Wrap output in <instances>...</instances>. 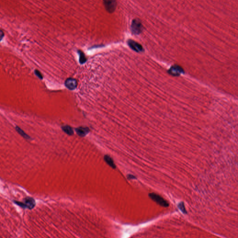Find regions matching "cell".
<instances>
[{
    "label": "cell",
    "instance_id": "cell-1",
    "mask_svg": "<svg viewBox=\"0 0 238 238\" xmlns=\"http://www.w3.org/2000/svg\"><path fill=\"white\" fill-rule=\"evenodd\" d=\"M15 203L23 208H28L32 209L34 208L35 206L34 199L31 197H26L24 199V202L15 201Z\"/></svg>",
    "mask_w": 238,
    "mask_h": 238
},
{
    "label": "cell",
    "instance_id": "cell-2",
    "mask_svg": "<svg viewBox=\"0 0 238 238\" xmlns=\"http://www.w3.org/2000/svg\"><path fill=\"white\" fill-rule=\"evenodd\" d=\"M143 29V26L141 21L137 19L133 21L131 25V30L132 33L135 34H140Z\"/></svg>",
    "mask_w": 238,
    "mask_h": 238
},
{
    "label": "cell",
    "instance_id": "cell-3",
    "mask_svg": "<svg viewBox=\"0 0 238 238\" xmlns=\"http://www.w3.org/2000/svg\"><path fill=\"white\" fill-rule=\"evenodd\" d=\"M128 45L133 50L137 52H141L143 51V48L141 44L132 40H129L128 41Z\"/></svg>",
    "mask_w": 238,
    "mask_h": 238
},
{
    "label": "cell",
    "instance_id": "cell-4",
    "mask_svg": "<svg viewBox=\"0 0 238 238\" xmlns=\"http://www.w3.org/2000/svg\"><path fill=\"white\" fill-rule=\"evenodd\" d=\"M168 73L172 76H177L183 74L184 73V70L181 67L176 65L171 67V68L168 71Z\"/></svg>",
    "mask_w": 238,
    "mask_h": 238
},
{
    "label": "cell",
    "instance_id": "cell-5",
    "mask_svg": "<svg viewBox=\"0 0 238 238\" xmlns=\"http://www.w3.org/2000/svg\"><path fill=\"white\" fill-rule=\"evenodd\" d=\"M150 196L152 199L156 202L157 203H158L160 206L164 207H167L168 206V202L160 196L154 194V193H152V194H150Z\"/></svg>",
    "mask_w": 238,
    "mask_h": 238
},
{
    "label": "cell",
    "instance_id": "cell-6",
    "mask_svg": "<svg viewBox=\"0 0 238 238\" xmlns=\"http://www.w3.org/2000/svg\"><path fill=\"white\" fill-rule=\"evenodd\" d=\"M104 4L107 11L110 13H112L114 11L116 6V1H104Z\"/></svg>",
    "mask_w": 238,
    "mask_h": 238
},
{
    "label": "cell",
    "instance_id": "cell-7",
    "mask_svg": "<svg viewBox=\"0 0 238 238\" xmlns=\"http://www.w3.org/2000/svg\"><path fill=\"white\" fill-rule=\"evenodd\" d=\"M65 84L66 87L70 90H74L76 88L77 82L75 79L71 78H68L66 80Z\"/></svg>",
    "mask_w": 238,
    "mask_h": 238
},
{
    "label": "cell",
    "instance_id": "cell-8",
    "mask_svg": "<svg viewBox=\"0 0 238 238\" xmlns=\"http://www.w3.org/2000/svg\"><path fill=\"white\" fill-rule=\"evenodd\" d=\"M75 130L77 135L80 137H84L89 132V128H84V127H79L76 129Z\"/></svg>",
    "mask_w": 238,
    "mask_h": 238
},
{
    "label": "cell",
    "instance_id": "cell-9",
    "mask_svg": "<svg viewBox=\"0 0 238 238\" xmlns=\"http://www.w3.org/2000/svg\"><path fill=\"white\" fill-rule=\"evenodd\" d=\"M16 129L17 131V132L18 133V134H19L21 136L23 137L26 140H30L31 139L30 137L28 135H27V134H26L25 132L18 126H16Z\"/></svg>",
    "mask_w": 238,
    "mask_h": 238
},
{
    "label": "cell",
    "instance_id": "cell-10",
    "mask_svg": "<svg viewBox=\"0 0 238 238\" xmlns=\"http://www.w3.org/2000/svg\"><path fill=\"white\" fill-rule=\"evenodd\" d=\"M104 160L106 163L108 164V165L110 166L113 168H116V165L114 164V161L112 158H111L110 156H104Z\"/></svg>",
    "mask_w": 238,
    "mask_h": 238
},
{
    "label": "cell",
    "instance_id": "cell-11",
    "mask_svg": "<svg viewBox=\"0 0 238 238\" xmlns=\"http://www.w3.org/2000/svg\"><path fill=\"white\" fill-rule=\"evenodd\" d=\"M62 129L63 131L69 135H72L74 134L73 129L69 126H62Z\"/></svg>",
    "mask_w": 238,
    "mask_h": 238
},
{
    "label": "cell",
    "instance_id": "cell-12",
    "mask_svg": "<svg viewBox=\"0 0 238 238\" xmlns=\"http://www.w3.org/2000/svg\"><path fill=\"white\" fill-rule=\"evenodd\" d=\"M79 55V62L80 64H83L87 61V58L84 53L80 50L78 51Z\"/></svg>",
    "mask_w": 238,
    "mask_h": 238
},
{
    "label": "cell",
    "instance_id": "cell-13",
    "mask_svg": "<svg viewBox=\"0 0 238 238\" xmlns=\"http://www.w3.org/2000/svg\"><path fill=\"white\" fill-rule=\"evenodd\" d=\"M34 73H35V74H36V75L40 79H43V75H42L41 73H40V72L39 70H35V71H34Z\"/></svg>",
    "mask_w": 238,
    "mask_h": 238
},
{
    "label": "cell",
    "instance_id": "cell-14",
    "mask_svg": "<svg viewBox=\"0 0 238 238\" xmlns=\"http://www.w3.org/2000/svg\"><path fill=\"white\" fill-rule=\"evenodd\" d=\"M4 36V33L1 30H0V41L3 40Z\"/></svg>",
    "mask_w": 238,
    "mask_h": 238
}]
</instances>
